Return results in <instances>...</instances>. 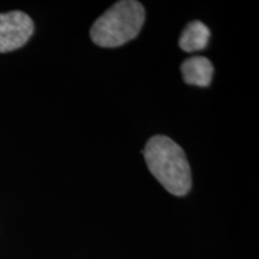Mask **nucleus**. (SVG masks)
I'll use <instances>...</instances> for the list:
<instances>
[{
    "label": "nucleus",
    "instance_id": "2",
    "mask_svg": "<svg viewBox=\"0 0 259 259\" xmlns=\"http://www.w3.org/2000/svg\"><path fill=\"white\" fill-rule=\"evenodd\" d=\"M144 21L145 10L141 3L122 0L96 19L90 29V38L103 48L122 46L137 37Z\"/></svg>",
    "mask_w": 259,
    "mask_h": 259
},
{
    "label": "nucleus",
    "instance_id": "5",
    "mask_svg": "<svg viewBox=\"0 0 259 259\" xmlns=\"http://www.w3.org/2000/svg\"><path fill=\"white\" fill-rule=\"evenodd\" d=\"M210 29L200 21H193L184 29L179 40V46L185 52L202 51L208 46Z\"/></svg>",
    "mask_w": 259,
    "mask_h": 259
},
{
    "label": "nucleus",
    "instance_id": "3",
    "mask_svg": "<svg viewBox=\"0 0 259 259\" xmlns=\"http://www.w3.org/2000/svg\"><path fill=\"white\" fill-rule=\"evenodd\" d=\"M34 32V23L27 14L12 11L0 14V53L18 50Z\"/></svg>",
    "mask_w": 259,
    "mask_h": 259
},
{
    "label": "nucleus",
    "instance_id": "4",
    "mask_svg": "<svg viewBox=\"0 0 259 259\" xmlns=\"http://www.w3.org/2000/svg\"><path fill=\"white\" fill-rule=\"evenodd\" d=\"M181 73L185 83L205 88L211 83L213 66L208 58L191 57L181 64Z\"/></svg>",
    "mask_w": 259,
    "mask_h": 259
},
{
    "label": "nucleus",
    "instance_id": "1",
    "mask_svg": "<svg viewBox=\"0 0 259 259\" xmlns=\"http://www.w3.org/2000/svg\"><path fill=\"white\" fill-rule=\"evenodd\" d=\"M148 169L164 190L177 197L189 193L192 176L187 157L180 145L167 136H154L143 150Z\"/></svg>",
    "mask_w": 259,
    "mask_h": 259
}]
</instances>
